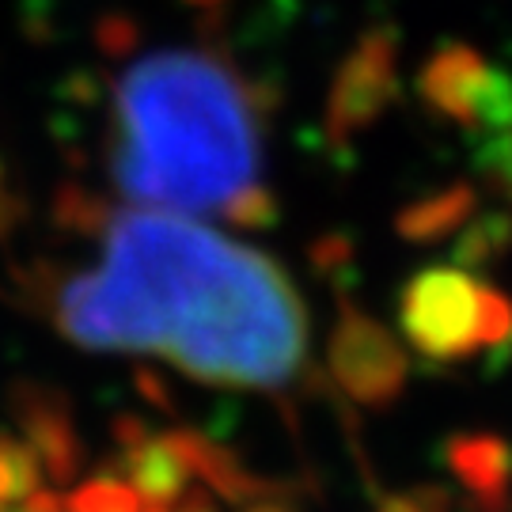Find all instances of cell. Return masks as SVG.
<instances>
[{"label":"cell","mask_w":512,"mask_h":512,"mask_svg":"<svg viewBox=\"0 0 512 512\" xmlns=\"http://www.w3.org/2000/svg\"><path fill=\"white\" fill-rule=\"evenodd\" d=\"M425 103L467 126L512 129V84L494 73L475 50L444 46L421 73Z\"/></svg>","instance_id":"obj_4"},{"label":"cell","mask_w":512,"mask_h":512,"mask_svg":"<svg viewBox=\"0 0 512 512\" xmlns=\"http://www.w3.org/2000/svg\"><path fill=\"white\" fill-rule=\"evenodd\" d=\"M467 190H452V194H444V198H433V202H425L421 209L414 213H406L403 228L410 236H440L448 224H456L459 213L467 209Z\"/></svg>","instance_id":"obj_9"},{"label":"cell","mask_w":512,"mask_h":512,"mask_svg":"<svg viewBox=\"0 0 512 512\" xmlns=\"http://www.w3.org/2000/svg\"><path fill=\"white\" fill-rule=\"evenodd\" d=\"M384 512H429L425 501H414V497H399V501H391Z\"/></svg>","instance_id":"obj_11"},{"label":"cell","mask_w":512,"mask_h":512,"mask_svg":"<svg viewBox=\"0 0 512 512\" xmlns=\"http://www.w3.org/2000/svg\"><path fill=\"white\" fill-rule=\"evenodd\" d=\"M190 475V459H186L179 440H156L145 444L141 452L129 459V482L137 494H145L152 505H164L186 486Z\"/></svg>","instance_id":"obj_7"},{"label":"cell","mask_w":512,"mask_h":512,"mask_svg":"<svg viewBox=\"0 0 512 512\" xmlns=\"http://www.w3.org/2000/svg\"><path fill=\"white\" fill-rule=\"evenodd\" d=\"M114 175L148 209L228 213L258 179V129L236 73L194 50L137 61L118 84Z\"/></svg>","instance_id":"obj_2"},{"label":"cell","mask_w":512,"mask_h":512,"mask_svg":"<svg viewBox=\"0 0 512 512\" xmlns=\"http://www.w3.org/2000/svg\"><path fill=\"white\" fill-rule=\"evenodd\" d=\"M391 42L387 38H368L357 54L342 65L334 103H330V122L334 129H357L376 118V110L391 95Z\"/></svg>","instance_id":"obj_6"},{"label":"cell","mask_w":512,"mask_h":512,"mask_svg":"<svg viewBox=\"0 0 512 512\" xmlns=\"http://www.w3.org/2000/svg\"><path fill=\"white\" fill-rule=\"evenodd\" d=\"M334 372L365 403H384L403 384V357L376 323L349 315L334 334Z\"/></svg>","instance_id":"obj_5"},{"label":"cell","mask_w":512,"mask_h":512,"mask_svg":"<svg viewBox=\"0 0 512 512\" xmlns=\"http://www.w3.org/2000/svg\"><path fill=\"white\" fill-rule=\"evenodd\" d=\"M194 4H213V0H194Z\"/></svg>","instance_id":"obj_12"},{"label":"cell","mask_w":512,"mask_h":512,"mask_svg":"<svg viewBox=\"0 0 512 512\" xmlns=\"http://www.w3.org/2000/svg\"><path fill=\"white\" fill-rule=\"evenodd\" d=\"M452 456H456V471L475 490H497L505 463H501V448L494 440H456Z\"/></svg>","instance_id":"obj_8"},{"label":"cell","mask_w":512,"mask_h":512,"mask_svg":"<svg viewBox=\"0 0 512 512\" xmlns=\"http://www.w3.org/2000/svg\"><path fill=\"white\" fill-rule=\"evenodd\" d=\"M403 334L433 361H459L512 334V304L452 266L421 270L403 289Z\"/></svg>","instance_id":"obj_3"},{"label":"cell","mask_w":512,"mask_h":512,"mask_svg":"<svg viewBox=\"0 0 512 512\" xmlns=\"http://www.w3.org/2000/svg\"><path fill=\"white\" fill-rule=\"evenodd\" d=\"M73 512H137V490L118 482H95L73 497Z\"/></svg>","instance_id":"obj_10"},{"label":"cell","mask_w":512,"mask_h":512,"mask_svg":"<svg viewBox=\"0 0 512 512\" xmlns=\"http://www.w3.org/2000/svg\"><path fill=\"white\" fill-rule=\"evenodd\" d=\"M76 346L160 353L224 387H281L304 361V308L266 255L167 209L122 213L103 262L61 296Z\"/></svg>","instance_id":"obj_1"}]
</instances>
